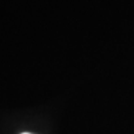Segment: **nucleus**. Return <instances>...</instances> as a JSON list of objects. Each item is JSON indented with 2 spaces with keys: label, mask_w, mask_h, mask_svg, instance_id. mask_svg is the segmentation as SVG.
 Here are the masks:
<instances>
[{
  "label": "nucleus",
  "mask_w": 134,
  "mask_h": 134,
  "mask_svg": "<svg viewBox=\"0 0 134 134\" xmlns=\"http://www.w3.org/2000/svg\"><path fill=\"white\" fill-rule=\"evenodd\" d=\"M23 134H30V133H23Z\"/></svg>",
  "instance_id": "1"
}]
</instances>
